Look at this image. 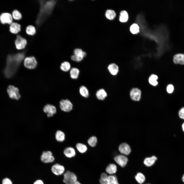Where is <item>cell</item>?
Listing matches in <instances>:
<instances>
[{
  "mask_svg": "<svg viewBox=\"0 0 184 184\" xmlns=\"http://www.w3.org/2000/svg\"><path fill=\"white\" fill-rule=\"evenodd\" d=\"M61 109L65 112H69L73 108V105L71 101L68 99H62L59 102Z\"/></svg>",
  "mask_w": 184,
  "mask_h": 184,
  "instance_id": "cell-6",
  "label": "cell"
},
{
  "mask_svg": "<svg viewBox=\"0 0 184 184\" xmlns=\"http://www.w3.org/2000/svg\"><path fill=\"white\" fill-rule=\"evenodd\" d=\"M7 91L11 98L18 100L21 97L19 89L13 86H9L7 88Z\"/></svg>",
  "mask_w": 184,
  "mask_h": 184,
  "instance_id": "cell-4",
  "label": "cell"
},
{
  "mask_svg": "<svg viewBox=\"0 0 184 184\" xmlns=\"http://www.w3.org/2000/svg\"><path fill=\"white\" fill-rule=\"evenodd\" d=\"M71 67V65L69 62L68 61H64L61 63L60 68L63 72H67L70 70Z\"/></svg>",
  "mask_w": 184,
  "mask_h": 184,
  "instance_id": "cell-23",
  "label": "cell"
},
{
  "mask_svg": "<svg viewBox=\"0 0 184 184\" xmlns=\"http://www.w3.org/2000/svg\"><path fill=\"white\" fill-rule=\"evenodd\" d=\"M182 180L184 182V175H183L182 178Z\"/></svg>",
  "mask_w": 184,
  "mask_h": 184,
  "instance_id": "cell-46",
  "label": "cell"
},
{
  "mask_svg": "<svg viewBox=\"0 0 184 184\" xmlns=\"http://www.w3.org/2000/svg\"><path fill=\"white\" fill-rule=\"evenodd\" d=\"M119 150L122 154L125 155H129L131 152V149L128 144L126 143H123L120 145Z\"/></svg>",
  "mask_w": 184,
  "mask_h": 184,
  "instance_id": "cell-14",
  "label": "cell"
},
{
  "mask_svg": "<svg viewBox=\"0 0 184 184\" xmlns=\"http://www.w3.org/2000/svg\"><path fill=\"white\" fill-rule=\"evenodd\" d=\"M26 32L29 35H33L35 34L36 30L35 27L32 25L28 26L26 28Z\"/></svg>",
  "mask_w": 184,
  "mask_h": 184,
  "instance_id": "cell-34",
  "label": "cell"
},
{
  "mask_svg": "<svg viewBox=\"0 0 184 184\" xmlns=\"http://www.w3.org/2000/svg\"><path fill=\"white\" fill-rule=\"evenodd\" d=\"M113 184H119V183H118V180H117V177H116V180H115V182H114V183H113Z\"/></svg>",
  "mask_w": 184,
  "mask_h": 184,
  "instance_id": "cell-43",
  "label": "cell"
},
{
  "mask_svg": "<svg viewBox=\"0 0 184 184\" xmlns=\"http://www.w3.org/2000/svg\"><path fill=\"white\" fill-rule=\"evenodd\" d=\"M27 43L26 40L21 36L18 35L15 41V45L16 48L18 50L24 49Z\"/></svg>",
  "mask_w": 184,
  "mask_h": 184,
  "instance_id": "cell-9",
  "label": "cell"
},
{
  "mask_svg": "<svg viewBox=\"0 0 184 184\" xmlns=\"http://www.w3.org/2000/svg\"><path fill=\"white\" fill-rule=\"evenodd\" d=\"M55 136L56 141L60 142L63 141L65 138L64 133L62 131L60 130L56 131L55 134Z\"/></svg>",
  "mask_w": 184,
  "mask_h": 184,
  "instance_id": "cell-21",
  "label": "cell"
},
{
  "mask_svg": "<svg viewBox=\"0 0 184 184\" xmlns=\"http://www.w3.org/2000/svg\"><path fill=\"white\" fill-rule=\"evenodd\" d=\"M51 171L53 173L57 176L62 174L65 171L64 167L58 164L53 165L51 167Z\"/></svg>",
  "mask_w": 184,
  "mask_h": 184,
  "instance_id": "cell-11",
  "label": "cell"
},
{
  "mask_svg": "<svg viewBox=\"0 0 184 184\" xmlns=\"http://www.w3.org/2000/svg\"><path fill=\"white\" fill-rule=\"evenodd\" d=\"M108 69L110 73L113 75H116L119 71L118 66L114 63L110 64L108 66Z\"/></svg>",
  "mask_w": 184,
  "mask_h": 184,
  "instance_id": "cell-19",
  "label": "cell"
},
{
  "mask_svg": "<svg viewBox=\"0 0 184 184\" xmlns=\"http://www.w3.org/2000/svg\"><path fill=\"white\" fill-rule=\"evenodd\" d=\"M158 78L157 75L155 74L151 75L149 79V82L150 84L153 86L157 85L158 82L157 81Z\"/></svg>",
  "mask_w": 184,
  "mask_h": 184,
  "instance_id": "cell-29",
  "label": "cell"
},
{
  "mask_svg": "<svg viewBox=\"0 0 184 184\" xmlns=\"http://www.w3.org/2000/svg\"><path fill=\"white\" fill-rule=\"evenodd\" d=\"M63 153L65 156L70 158L74 157L76 154L74 149L71 147L66 148L64 150Z\"/></svg>",
  "mask_w": 184,
  "mask_h": 184,
  "instance_id": "cell-17",
  "label": "cell"
},
{
  "mask_svg": "<svg viewBox=\"0 0 184 184\" xmlns=\"http://www.w3.org/2000/svg\"><path fill=\"white\" fill-rule=\"evenodd\" d=\"M74 55L83 58L86 56V53L80 49H76L74 51Z\"/></svg>",
  "mask_w": 184,
  "mask_h": 184,
  "instance_id": "cell-32",
  "label": "cell"
},
{
  "mask_svg": "<svg viewBox=\"0 0 184 184\" xmlns=\"http://www.w3.org/2000/svg\"><path fill=\"white\" fill-rule=\"evenodd\" d=\"M72 184H81L78 181H76L74 183Z\"/></svg>",
  "mask_w": 184,
  "mask_h": 184,
  "instance_id": "cell-44",
  "label": "cell"
},
{
  "mask_svg": "<svg viewBox=\"0 0 184 184\" xmlns=\"http://www.w3.org/2000/svg\"><path fill=\"white\" fill-rule=\"evenodd\" d=\"M2 184H12V183L9 179L6 178L3 180Z\"/></svg>",
  "mask_w": 184,
  "mask_h": 184,
  "instance_id": "cell-41",
  "label": "cell"
},
{
  "mask_svg": "<svg viewBox=\"0 0 184 184\" xmlns=\"http://www.w3.org/2000/svg\"><path fill=\"white\" fill-rule=\"evenodd\" d=\"M173 61L176 64H184V54L181 53L177 54L174 56Z\"/></svg>",
  "mask_w": 184,
  "mask_h": 184,
  "instance_id": "cell-15",
  "label": "cell"
},
{
  "mask_svg": "<svg viewBox=\"0 0 184 184\" xmlns=\"http://www.w3.org/2000/svg\"><path fill=\"white\" fill-rule=\"evenodd\" d=\"M182 128L183 131L184 132V122L183 123L182 125Z\"/></svg>",
  "mask_w": 184,
  "mask_h": 184,
  "instance_id": "cell-45",
  "label": "cell"
},
{
  "mask_svg": "<svg viewBox=\"0 0 184 184\" xmlns=\"http://www.w3.org/2000/svg\"><path fill=\"white\" fill-rule=\"evenodd\" d=\"M25 56L24 53H22L8 55L6 67L4 71L6 77L9 78L14 75Z\"/></svg>",
  "mask_w": 184,
  "mask_h": 184,
  "instance_id": "cell-1",
  "label": "cell"
},
{
  "mask_svg": "<svg viewBox=\"0 0 184 184\" xmlns=\"http://www.w3.org/2000/svg\"><path fill=\"white\" fill-rule=\"evenodd\" d=\"M55 3V1L53 0L40 2V11L36 21L37 25H40L51 14Z\"/></svg>",
  "mask_w": 184,
  "mask_h": 184,
  "instance_id": "cell-2",
  "label": "cell"
},
{
  "mask_svg": "<svg viewBox=\"0 0 184 184\" xmlns=\"http://www.w3.org/2000/svg\"><path fill=\"white\" fill-rule=\"evenodd\" d=\"M76 148L78 151L81 153H84L87 150L86 146L83 144L78 143L76 145Z\"/></svg>",
  "mask_w": 184,
  "mask_h": 184,
  "instance_id": "cell-31",
  "label": "cell"
},
{
  "mask_svg": "<svg viewBox=\"0 0 184 184\" xmlns=\"http://www.w3.org/2000/svg\"><path fill=\"white\" fill-rule=\"evenodd\" d=\"M116 162L122 167H125L128 161L127 157L124 155H120L115 156L114 158Z\"/></svg>",
  "mask_w": 184,
  "mask_h": 184,
  "instance_id": "cell-10",
  "label": "cell"
},
{
  "mask_svg": "<svg viewBox=\"0 0 184 184\" xmlns=\"http://www.w3.org/2000/svg\"><path fill=\"white\" fill-rule=\"evenodd\" d=\"M83 58L82 57L74 55H72L71 57V60L73 61L77 62H80L82 61Z\"/></svg>",
  "mask_w": 184,
  "mask_h": 184,
  "instance_id": "cell-37",
  "label": "cell"
},
{
  "mask_svg": "<svg viewBox=\"0 0 184 184\" xmlns=\"http://www.w3.org/2000/svg\"><path fill=\"white\" fill-rule=\"evenodd\" d=\"M23 64L24 67L26 68L32 70L36 68L37 65V62L34 57L30 56L25 59Z\"/></svg>",
  "mask_w": 184,
  "mask_h": 184,
  "instance_id": "cell-3",
  "label": "cell"
},
{
  "mask_svg": "<svg viewBox=\"0 0 184 184\" xmlns=\"http://www.w3.org/2000/svg\"><path fill=\"white\" fill-rule=\"evenodd\" d=\"M130 31L133 34H136L139 31V28L138 25L136 24H133L130 27Z\"/></svg>",
  "mask_w": 184,
  "mask_h": 184,
  "instance_id": "cell-35",
  "label": "cell"
},
{
  "mask_svg": "<svg viewBox=\"0 0 184 184\" xmlns=\"http://www.w3.org/2000/svg\"><path fill=\"white\" fill-rule=\"evenodd\" d=\"M21 26L20 24L16 22H12L9 27L10 32L14 34H17L20 30Z\"/></svg>",
  "mask_w": 184,
  "mask_h": 184,
  "instance_id": "cell-16",
  "label": "cell"
},
{
  "mask_svg": "<svg viewBox=\"0 0 184 184\" xmlns=\"http://www.w3.org/2000/svg\"><path fill=\"white\" fill-rule=\"evenodd\" d=\"M96 96L98 99L103 100L107 96V94L104 89H100L96 92Z\"/></svg>",
  "mask_w": 184,
  "mask_h": 184,
  "instance_id": "cell-20",
  "label": "cell"
},
{
  "mask_svg": "<svg viewBox=\"0 0 184 184\" xmlns=\"http://www.w3.org/2000/svg\"><path fill=\"white\" fill-rule=\"evenodd\" d=\"M33 184H44L43 181L40 180H38L35 181Z\"/></svg>",
  "mask_w": 184,
  "mask_h": 184,
  "instance_id": "cell-42",
  "label": "cell"
},
{
  "mask_svg": "<svg viewBox=\"0 0 184 184\" xmlns=\"http://www.w3.org/2000/svg\"><path fill=\"white\" fill-rule=\"evenodd\" d=\"M54 159L52 152L50 151L43 152L41 156V160L42 162L45 163L52 162Z\"/></svg>",
  "mask_w": 184,
  "mask_h": 184,
  "instance_id": "cell-7",
  "label": "cell"
},
{
  "mask_svg": "<svg viewBox=\"0 0 184 184\" xmlns=\"http://www.w3.org/2000/svg\"><path fill=\"white\" fill-rule=\"evenodd\" d=\"M117 167L116 165L114 164H110L106 169V172L108 173L112 174L116 173L117 171Z\"/></svg>",
  "mask_w": 184,
  "mask_h": 184,
  "instance_id": "cell-22",
  "label": "cell"
},
{
  "mask_svg": "<svg viewBox=\"0 0 184 184\" xmlns=\"http://www.w3.org/2000/svg\"><path fill=\"white\" fill-rule=\"evenodd\" d=\"M174 90V87L171 84L169 85L167 87V91L170 94L172 93Z\"/></svg>",
  "mask_w": 184,
  "mask_h": 184,
  "instance_id": "cell-39",
  "label": "cell"
},
{
  "mask_svg": "<svg viewBox=\"0 0 184 184\" xmlns=\"http://www.w3.org/2000/svg\"><path fill=\"white\" fill-rule=\"evenodd\" d=\"M43 110L47 114L48 117L49 118L53 116L56 112V107L53 105L50 104L45 105L43 107Z\"/></svg>",
  "mask_w": 184,
  "mask_h": 184,
  "instance_id": "cell-8",
  "label": "cell"
},
{
  "mask_svg": "<svg viewBox=\"0 0 184 184\" xmlns=\"http://www.w3.org/2000/svg\"><path fill=\"white\" fill-rule=\"evenodd\" d=\"M135 178L137 182L140 184L143 183L145 181V176L141 172H138L135 176Z\"/></svg>",
  "mask_w": 184,
  "mask_h": 184,
  "instance_id": "cell-25",
  "label": "cell"
},
{
  "mask_svg": "<svg viewBox=\"0 0 184 184\" xmlns=\"http://www.w3.org/2000/svg\"><path fill=\"white\" fill-rule=\"evenodd\" d=\"M77 177L72 172L67 171L64 175L63 182L65 184H72L77 181Z\"/></svg>",
  "mask_w": 184,
  "mask_h": 184,
  "instance_id": "cell-5",
  "label": "cell"
},
{
  "mask_svg": "<svg viewBox=\"0 0 184 184\" xmlns=\"http://www.w3.org/2000/svg\"><path fill=\"white\" fill-rule=\"evenodd\" d=\"M0 20L1 23L3 24H10L12 22V16L9 13H3L0 16Z\"/></svg>",
  "mask_w": 184,
  "mask_h": 184,
  "instance_id": "cell-12",
  "label": "cell"
},
{
  "mask_svg": "<svg viewBox=\"0 0 184 184\" xmlns=\"http://www.w3.org/2000/svg\"><path fill=\"white\" fill-rule=\"evenodd\" d=\"M12 17L15 20H19L21 18L22 15L19 11L17 10H15L13 12Z\"/></svg>",
  "mask_w": 184,
  "mask_h": 184,
  "instance_id": "cell-36",
  "label": "cell"
},
{
  "mask_svg": "<svg viewBox=\"0 0 184 184\" xmlns=\"http://www.w3.org/2000/svg\"><path fill=\"white\" fill-rule=\"evenodd\" d=\"M119 17V20L121 22H126L128 18V14L127 12L125 10H122L120 13Z\"/></svg>",
  "mask_w": 184,
  "mask_h": 184,
  "instance_id": "cell-26",
  "label": "cell"
},
{
  "mask_svg": "<svg viewBox=\"0 0 184 184\" xmlns=\"http://www.w3.org/2000/svg\"><path fill=\"white\" fill-rule=\"evenodd\" d=\"M105 16L108 19L112 20L116 16V13L113 10L110 9L108 10L106 12Z\"/></svg>",
  "mask_w": 184,
  "mask_h": 184,
  "instance_id": "cell-28",
  "label": "cell"
},
{
  "mask_svg": "<svg viewBox=\"0 0 184 184\" xmlns=\"http://www.w3.org/2000/svg\"><path fill=\"white\" fill-rule=\"evenodd\" d=\"M79 93L83 97L87 98L89 96V92L87 88L84 86H81L79 89Z\"/></svg>",
  "mask_w": 184,
  "mask_h": 184,
  "instance_id": "cell-27",
  "label": "cell"
},
{
  "mask_svg": "<svg viewBox=\"0 0 184 184\" xmlns=\"http://www.w3.org/2000/svg\"><path fill=\"white\" fill-rule=\"evenodd\" d=\"M178 115L180 118L184 119V107L181 108L179 110Z\"/></svg>",
  "mask_w": 184,
  "mask_h": 184,
  "instance_id": "cell-40",
  "label": "cell"
},
{
  "mask_svg": "<svg viewBox=\"0 0 184 184\" xmlns=\"http://www.w3.org/2000/svg\"><path fill=\"white\" fill-rule=\"evenodd\" d=\"M99 182L100 184H109L108 176L106 174L103 173L101 174Z\"/></svg>",
  "mask_w": 184,
  "mask_h": 184,
  "instance_id": "cell-30",
  "label": "cell"
},
{
  "mask_svg": "<svg viewBox=\"0 0 184 184\" xmlns=\"http://www.w3.org/2000/svg\"><path fill=\"white\" fill-rule=\"evenodd\" d=\"M116 176L110 175L108 176V179L109 184H113L116 179Z\"/></svg>",
  "mask_w": 184,
  "mask_h": 184,
  "instance_id": "cell-38",
  "label": "cell"
},
{
  "mask_svg": "<svg viewBox=\"0 0 184 184\" xmlns=\"http://www.w3.org/2000/svg\"><path fill=\"white\" fill-rule=\"evenodd\" d=\"M79 73V70L77 68H72L70 71L71 77L73 79H76L78 77Z\"/></svg>",
  "mask_w": 184,
  "mask_h": 184,
  "instance_id": "cell-24",
  "label": "cell"
},
{
  "mask_svg": "<svg viewBox=\"0 0 184 184\" xmlns=\"http://www.w3.org/2000/svg\"><path fill=\"white\" fill-rule=\"evenodd\" d=\"M157 159L156 157L154 156L146 157L144 160V164L147 167L151 166L154 164Z\"/></svg>",
  "mask_w": 184,
  "mask_h": 184,
  "instance_id": "cell-18",
  "label": "cell"
},
{
  "mask_svg": "<svg viewBox=\"0 0 184 184\" xmlns=\"http://www.w3.org/2000/svg\"></svg>",
  "mask_w": 184,
  "mask_h": 184,
  "instance_id": "cell-47",
  "label": "cell"
},
{
  "mask_svg": "<svg viewBox=\"0 0 184 184\" xmlns=\"http://www.w3.org/2000/svg\"><path fill=\"white\" fill-rule=\"evenodd\" d=\"M97 139L95 136H92L88 139V143L90 146L92 147H95L97 143Z\"/></svg>",
  "mask_w": 184,
  "mask_h": 184,
  "instance_id": "cell-33",
  "label": "cell"
},
{
  "mask_svg": "<svg viewBox=\"0 0 184 184\" xmlns=\"http://www.w3.org/2000/svg\"><path fill=\"white\" fill-rule=\"evenodd\" d=\"M141 91L139 89L133 88L131 90L130 96L131 99L135 101H139L141 97Z\"/></svg>",
  "mask_w": 184,
  "mask_h": 184,
  "instance_id": "cell-13",
  "label": "cell"
}]
</instances>
